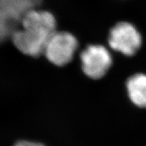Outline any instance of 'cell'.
Returning <instances> with one entry per match:
<instances>
[{
	"mask_svg": "<svg viewBox=\"0 0 146 146\" xmlns=\"http://www.w3.org/2000/svg\"><path fill=\"white\" fill-rule=\"evenodd\" d=\"M56 31L57 19L54 14L36 8L25 14L11 40L23 54L36 58L43 54L47 42Z\"/></svg>",
	"mask_w": 146,
	"mask_h": 146,
	"instance_id": "1",
	"label": "cell"
},
{
	"mask_svg": "<svg viewBox=\"0 0 146 146\" xmlns=\"http://www.w3.org/2000/svg\"><path fill=\"white\" fill-rule=\"evenodd\" d=\"M42 3V0H0V43L11 39L25 14Z\"/></svg>",
	"mask_w": 146,
	"mask_h": 146,
	"instance_id": "2",
	"label": "cell"
},
{
	"mask_svg": "<svg viewBox=\"0 0 146 146\" xmlns=\"http://www.w3.org/2000/svg\"><path fill=\"white\" fill-rule=\"evenodd\" d=\"M111 49L127 57L137 53L142 45V36L131 23L121 21L111 28L108 38Z\"/></svg>",
	"mask_w": 146,
	"mask_h": 146,
	"instance_id": "3",
	"label": "cell"
},
{
	"mask_svg": "<svg viewBox=\"0 0 146 146\" xmlns=\"http://www.w3.org/2000/svg\"><path fill=\"white\" fill-rule=\"evenodd\" d=\"M78 48V40L72 33L57 30L47 42L43 55L53 65L64 66L72 60Z\"/></svg>",
	"mask_w": 146,
	"mask_h": 146,
	"instance_id": "4",
	"label": "cell"
},
{
	"mask_svg": "<svg viewBox=\"0 0 146 146\" xmlns=\"http://www.w3.org/2000/svg\"><path fill=\"white\" fill-rule=\"evenodd\" d=\"M83 72L92 80L105 76L113 65V57L105 46L99 44L87 46L80 54Z\"/></svg>",
	"mask_w": 146,
	"mask_h": 146,
	"instance_id": "5",
	"label": "cell"
},
{
	"mask_svg": "<svg viewBox=\"0 0 146 146\" xmlns=\"http://www.w3.org/2000/svg\"><path fill=\"white\" fill-rule=\"evenodd\" d=\"M126 91L129 99L139 108H146V74L136 73L127 78Z\"/></svg>",
	"mask_w": 146,
	"mask_h": 146,
	"instance_id": "6",
	"label": "cell"
},
{
	"mask_svg": "<svg viewBox=\"0 0 146 146\" xmlns=\"http://www.w3.org/2000/svg\"><path fill=\"white\" fill-rule=\"evenodd\" d=\"M14 146H46L41 142H33V141L29 140H22L19 141L14 145Z\"/></svg>",
	"mask_w": 146,
	"mask_h": 146,
	"instance_id": "7",
	"label": "cell"
}]
</instances>
